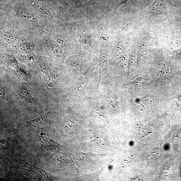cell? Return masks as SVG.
<instances>
[{
  "instance_id": "obj_6",
  "label": "cell",
  "mask_w": 181,
  "mask_h": 181,
  "mask_svg": "<svg viewBox=\"0 0 181 181\" xmlns=\"http://www.w3.org/2000/svg\"><path fill=\"white\" fill-rule=\"evenodd\" d=\"M142 78L141 77H139L135 80L132 82L131 84L132 86L134 87H137L140 86L141 84Z\"/></svg>"
},
{
  "instance_id": "obj_8",
  "label": "cell",
  "mask_w": 181,
  "mask_h": 181,
  "mask_svg": "<svg viewBox=\"0 0 181 181\" xmlns=\"http://www.w3.org/2000/svg\"><path fill=\"white\" fill-rule=\"evenodd\" d=\"M143 99L146 103H150V104H151L153 101V98L150 96L144 97Z\"/></svg>"
},
{
  "instance_id": "obj_1",
  "label": "cell",
  "mask_w": 181,
  "mask_h": 181,
  "mask_svg": "<svg viewBox=\"0 0 181 181\" xmlns=\"http://www.w3.org/2000/svg\"><path fill=\"white\" fill-rule=\"evenodd\" d=\"M77 38L80 42L87 48L92 47L94 39L89 29L82 22H77Z\"/></svg>"
},
{
  "instance_id": "obj_3",
  "label": "cell",
  "mask_w": 181,
  "mask_h": 181,
  "mask_svg": "<svg viewBox=\"0 0 181 181\" xmlns=\"http://www.w3.org/2000/svg\"><path fill=\"white\" fill-rule=\"evenodd\" d=\"M18 95L20 99L22 100L31 104L33 99L32 97L26 88H20L18 92Z\"/></svg>"
},
{
  "instance_id": "obj_7",
  "label": "cell",
  "mask_w": 181,
  "mask_h": 181,
  "mask_svg": "<svg viewBox=\"0 0 181 181\" xmlns=\"http://www.w3.org/2000/svg\"><path fill=\"white\" fill-rule=\"evenodd\" d=\"M160 73L164 76L168 77L170 76L169 72L167 70L160 71Z\"/></svg>"
},
{
  "instance_id": "obj_5",
  "label": "cell",
  "mask_w": 181,
  "mask_h": 181,
  "mask_svg": "<svg viewBox=\"0 0 181 181\" xmlns=\"http://www.w3.org/2000/svg\"><path fill=\"white\" fill-rule=\"evenodd\" d=\"M101 44L100 56V64L102 69H106L107 67V50Z\"/></svg>"
},
{
  "instance_id": "obj_2",
  "label": "cell",
  "mask_w": 181,
  "mask_h": 181,
  "mask_svg": "<svg viewBox=\"0 0 181 181\" xmlns=\"http://www.w3.org/2000/svg\"><path fill=\"white\" fill-rule=\"evenodd\" d=\"M159 0H156L153 4L152 7L150 8L147 12L149 16H153L159 14H163L166 13V11L162 8L161 2Z\"/></svg>"
},
{
  "instance_id": "obj_10",
  "label": "cell",
  "mask_w": 181,
  "mask_h": 181,
  "mask_svg": "<svg viewBox=\"0 0 181 181\" xmlns=\"http://www.w3.org/2000/svg\"><path fill=\"white\" fill-rule=\"evenodd\" d=\"M178 98H179V99H180L181 100V94L179 95L178 96Z\"/></svg>"
},
{
  "instance_id": "obj_4",
  "label": "cell",
  "mask_w": 181,
  "mask_h": 181,
  "mask_svg": "<svg viewBox=\"0 0 181 181\" xmlns=\"http://www.w3.org/2000/svg\"><path fill=\"white\" fill-rule=\"evenodd\" d=\"M66 64L73 71H76L80 65L79 59L76 56H72L67 59Z\"/></svg>"
},
{
  "instance_id": "obj_11",
  "label": "cell",
  "mask_w": 181,
  "mask_h": 181,
  "mask_svg": "<svg viewBox=\"0 0 181 181\" xmlns=\"http://www.w3.org/2000/svg\"><path fill=\"white\" fill-rule=\"evenodd\" d=\"M180 176L181 177V164L180 165Z\"/></svg>"
},
{
  "instance_id": "obj_9",
  "label": "cell",
  "mask_w": 181,
  "mask_h": 181,
  "mask_svg": "<svg viewBox=\"0 0 181 181\" xmlns=\"http://www.w3.org/2000/svg\"><path fill=\"white\" fill-rule=\"evenodd\" d=\"M127 1H128V0H121V2L119 5V6H118L117 8L121 6V5L126 3Z\"/></svg>"
}]
</instances>
